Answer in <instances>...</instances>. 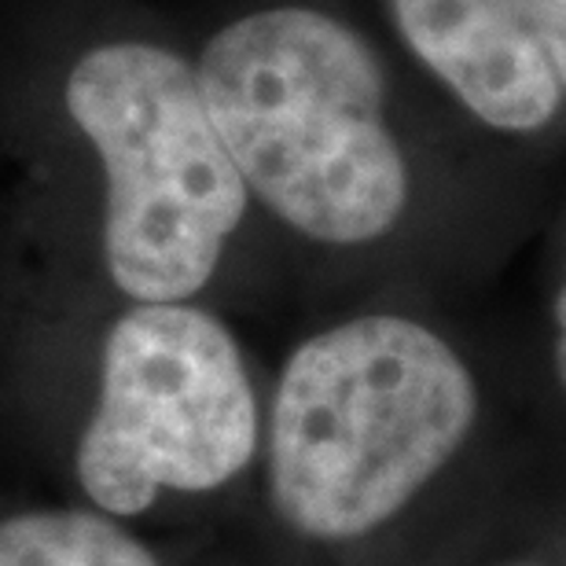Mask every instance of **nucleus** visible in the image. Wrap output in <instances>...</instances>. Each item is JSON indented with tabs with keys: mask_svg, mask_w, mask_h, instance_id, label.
Wrapping results in <instances>:
<instances>
[{
	"mask_svg": "<svg viewBox=\"0 0 566 566\" xmlns=\"http://www.w3.org/2000/svg\"><path fill=\"white\" fill-rule=\"evenodd\" d=\"M0 566H158V559L99 515L27 512L0 523Z\"/></svg>",
	"mask_w": 566,
	"mask_h": 566,
	"instance_id": "6",
	"label": "nucleus"
},
{
	"mask_svg": "<svg viewBox=\"0 0 566 566\" xmlns=\"http://www.w3.org/2000/svg\"><path fill=\"white\" fill-rule=\"evenodd\" d=\"M63 96L107 174L111 280L140 302L199 294L251 207L199 71L158 44L115 41L74 63Z\"/></svg>",
	"mask_w": 566,
	"mask_h": 566,
	"instance_id": "3",
	"label": "nucleus"
},
{
	"mask_svg": "<svg viewBox=\"0 0 566 566\" xmlns=\"http://www.w3.org/2000/svg\"><path fill=\"white\" fill-rule=\"evenodd\" d=\"M449 566H566V493L504 523Z\"/></svg>",
	"mask_w": 566,
	"mask_h": 566,
	"instance_id": "7",
	"label": "nucleus"
},
{
	"mask_svg": "<svg viewBox=\"0 0 566 566\" xmlns=\"http://www.w3.org/2000/svg\"><path fill=\"white\" fill-rule=\"evenodd\" d=\"M548 390L566 423V276L556 283L548 302Z\"/></svg>",
	"mask_w": 566,
	"mask_h": 566,
	"instance_id": "9",
	"label": "nucleus"
},
{
	"mask_svg": "<svg viewBox=\"0 0 566 566\" xmlns=\"http://www.w3.org/2000/svg\"><path fill=\"white\" fill-rule=\"evenodd\" d=\"M566 93V0H512Z\"/></svg>",
	"mask_w": 566,
	"mask_h": 566,
	"instance_id": "8",
	"label": "nucleus"
},
{
	"mask_svg": "<svg viewBox=\"0 0 566 566\" xmlns=\"http://www.w3.org/2000/svg\"><path fill=\"white\" fill-rule=\"evenodd\" d=\"M265 493L283 534L371 548L434 518L457 563L566 493V423L518 401L468 349L409 313H360L302 338L265 416Z\"/></svg>",
	"mask_w": 566,
	"mask_h": 566,
	"instance_id": "1",
	"label": "nucleus"
},
{
	"mask_svg": "<svg viewBox=\"0 0 566 566\" xmlns=\"http://www.w3.org/2000/svg\"><path fill=\"white\" fill-rule=\"evenodd\" d=\"M262 409L240 343L185 302H140L104 343L99 401L77 446V482L111 515L158 490L213 493L262 452Z\"/></svg>",
	"mask_w": 566,
	"mask_h": 566,
	"instance_id": "4",
	"label": "nucleus"
},
{
	"mask_svg": "<svg viewBox=\"0 0 566 566\" xmlns=\"http://www.w3.org/2000/svg\"><path fill=\"white\" fill-rule=\"evenodd\" d=\"M405 44L496 133H537L563 88L512 0H390Z\"/></svg>",
	"mask_w": 566,
	"mask_h": 566,
	"instance_id": "5",
	"label": "nucleus"
},
{
	"mask_svg": "<svg viewBox=\"0 0 566 566\" xmlns=\"http://www.w3.org/2000/svg\"><path fill=\"white\" fill-rule=\"evenodd\" d=\"M199 88L247 191L298 235L368 247L398 232L412 174L387 126V77L346 22L265 8L213 33Z\"/></svg>",
	"mask_w": 566,
	"mask_h": 566,
	"instance_id": "2",
	"label": "nucleus"
}]
</instances>
